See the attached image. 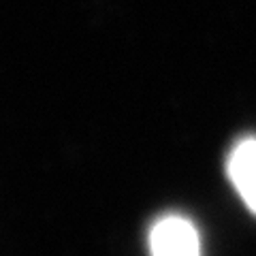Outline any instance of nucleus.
Instances as JSON below:
<instances>
[{
	"label": "nucleus",
	"instance_id": "obj_1",
	"mask_svg": "<svg viewBox=\"0 0 256 256\" xmlns=\"http://www.w3.org/2000/svg\"><path fill=\"white\" fill-rule=\"evenodd\" d=\"M152 256H201V239L188 218L166 214L150 228Z\"/></svg>",
	"mask_w": 256,
	"mask_h": 256
},
{
	"label": "nucleus",
	"instance_id": "obj_2",
	"mask_svg": "<svg viewBox=\"0 0 256 256\" xmlns=\"http://www.w3.org/2000/svg\"><path fill=\"white\" fill-rule=\"evenodd\" d=\"M226 173L246 207L256 214V137L242 139L230 150Z\"/></svg>",
	"mask_w": 256,
	"mask_h": 256
}]
</instances>
